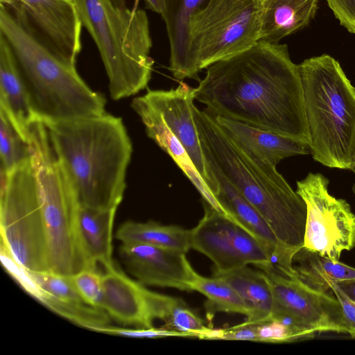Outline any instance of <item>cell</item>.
<instances>
[{
	"label": "cell",
	"mask_w": 355,
	"mask_h": 355,
	"mask_svg": "<svg viewBox=\"0 0 355 355\" xmlns=\"http://www.w3.org/2000/svg\"><path fill=\"white\" fill-rule=\"evenodd\" d=\"M194 98L212 114L309 145L301 76L286 44L260 40L212 64Z\"/></svg>",
	"instance_id": "6da1fadb"
},
{
	"label": "cell",
	"mask_w": 355,
	"mask_h": 355,
	"mask_svg": "<svg viewBox=\"0 0 355 355\" xmlns=\"http://www.w3.org/2000/svg\"><path fill=\"white\" fill-rule=\"evenodd\" d=\"M205 161L216 168L259 212L278 243L304 245L306 207L274 166L232 139L206 109L192 108Z\"/></svg>",
	"instance_id": "7a4b0ae2"
},
{
	"label": "cell",
	"mask_w": 355,
	"mask_h": 355,
	"mask_svg": "<svg viewBox=\"0 0 355 355\" xmlns=\"http://www.w3.org/2000/svg\"><path fill=\"white\" fill-rule=\"evenodd\" d=\"M44 124L80 206L118 207L132 153L122 119L105 113Z\"/></svg>",
	"instance_id": "3957f363"
},
{
	"label": "cell",
	"mask_w": 355,
	"mask_h": 355,
	"mask_svg": "<svg viewBox=\"0 0 355 355\" xmlns=\"http://www.w3.org/2000/svg\"><path fill=\"white\" fill-rule=\"evenodd\" d=\"M0 34L7 40L37 121L58 122L106 113V100L56 55L12 10L0 3Z\"/></svg>",
	"instance_id": "277c9868"
},
{
	"label": "cell",
	"mask_w": 355,
	"mask_h": 355,
	"mask_svg": "<svg viewBox=\"0 0 355 355\" xmlns=\"http://www.w3.org/2000/svg\"><path fill=\"white\" fill-rule=\"evenodd\" d=\"M314 160L351 170L355 153V87L340 63L322 54L298 64Z\"/></svg>",
	"instance_id": "5b68a950"
},
{
	"label": "cell",
	"mask_w": 355,
	"mask_h": 355,
	"mask_svg": "<svg viewBox=\"0 0 355 355\" xmlns=\"http://www.w3.org/2000/svg\"><path fill=\"white\" fill-rule=\"evenodd\" d=\"M83 26L94 41L108 80L110 97L137 94L150 80L154 61L145 11L112 0H74Z\"/></svg>",
	"instance_id": "8992f818"
},
{
	"label": "cell",
	"mask_w": 355,
	"mask_h": 355,
	"mask_svg": "<svg viewBox=\"0 0 355 355\" xmlns=\"http://www.w3.org/2000/svg\"><path fill=\"white\" fill-rule=\"evenodd\" d=\"M28 141L47 238L49 271L73 275L89 268L78 241L80 205L76 191L42 122L32 124Z\"/></svg>",
	"instance_id": "52a82bcc"
},
{
	"label": "cell",
	"mask_w": 355,
	"mask_h": 355,
	"mask_svg": "<svg viewBox=\"0 0 355 355\" xmlns=\"http://www.w3.org/2000/svg\"><path fill=\"white\" fill-rule=\"evenodd\" d=\"M261 15V0H208L190 21L186 78L254 45Z\"/></svg>",
	"instance_id": "ba28073f"
},
{
	"label": "cell",
	"mask_w": 355,
	"mask_h": 355,
	"mask_svg": "<svg viewBox=\"0 0 355 355\" xmlns=\"http://www.w3.org/2000/svg\"><path fill=\"white\" fill-rule=\"evenodd\" d=\"M1 239L14 257L32 272L49 271L48 243L31 159L1 172Z\"/></svg>",
	"instance_id": "9c48e42d"
},
{
	"label": "cell",
	"mask_w": 355,
	"mask_h": 355,
	"mask_svg": "<svg viewBox=\"0 0 355 355\" xmlns=\"http://www.w3.org/2000/svg\"><path fill=\"white\" fill-rule=\"evenodd\" d=\"M329 181L309 173L297 182V191L306 207L303 248L339 260L343 251L355 247V215L345 200L329 194Z\"/></svg>",
	"instance_id": "30bf717a"
},
{
	"label": "cell",
	"mask_w": 355,
	"mask_h": 355,
	"mask_svg": "<svg viewBox=\"0 0 355 355\" xmlns=\"http://www.w3.org/2000/svg\"><path fill=\"white\" fill-rule=\"evenodd\" d=\"M259 268L266 277L272 293L270 318H288L315 335L327 331L348 334L340 302L334 295L310 287L295 270L286 274L268 267Z\"/></svg>",
	"instance_id": "8fae6325"
},
{
	"label": "cell",
	"mask_w": 355,
	"mask_h": 355,
	"mask_svg": "<svg viewBox=\"0 0 355 355\" xmlns=\"http://www.w3.org/2000/svg\"><path fill=\"white\" fill-rule=\"evenodd\" d=\"M194 100V88L181 83L168 90L148 89L144 95L133 98L131 106L140 119L152 120L177 137L214 196L218 184L203 157L192 114Z\"/></svg>",
	"instance_id": "7c38bea8"
},
{
	"label": "cell",
	"mask_w": 355,
	"mask_h": 355,
	"mask_svg": "<svg viewBox=\"0 0 355 355\" xmlns=\"http://www.w3.org/2000/svg\"><path fill=\"white\" fill-rule=\"evenodd\" d=\"M205 214L191 230V249L209 258L218 271L270 262L272 251L230 217L204 200Z\"/></svg>",
	"instance_id": "4fadbf2b"
},
{
	"label": "cell",
	"mask_w": 355,
	"mask_h": 355,
	"mask_svg": "<svg viewBox=\"0 0 355 355\" xmlns=\"http://www.w3.org/2000/svg\"><path fill=\"white\" fill-rule=\"evenodd\" d=\"M56 55L76 64L83 24L74 0H0Z\"/></svg>",
	"instance_id": "5bb4252c"
},
{
	"label": "cell",
	"mask_w": 355,
	"mask_h": 355,
	"mask_svg": "<svg viewBox=\"0 0 355 355\" xmlns=\"http://www.w3.org/2000/svg\"><path fill=\"white\" fill-rule=\"evenodd\" d=\"M104 270L101 308L123 327H154V320L165 321L180 299L146 288L115 265Z\"/></svg>",
	"instance_id": "9a60e30c"
},
{
	"label": "cell",
	"mask_w": 355,
	"mask_h": 355,
	"mask_svg": "<svg viewBox=\"0 0 355 355\" xmlns=\"http://www.w3.org/2000/svg\"><path fill=\"white\" fill-rule=\"evenodd\" d=\"M119 257L128 272L144 285L191 291L196 272L186 254L143 243H121Z\"/></svg>",
	"instance_id": "2e32d148"
},
{
	"label": "cell",
	"mask_w": 355,
	"mask_h": 355,
	"mask_svg": "<svg viewBox=\"0 0 355 355\" xmlns=\"http://www.w3.org/2000/svg\"><path fill=\"white\" fill-rule=\"evenodd\" d=\"M212 115L232 139L274 166L285 158L311 153L309 145L305 143L234 119Z\"/></svg>",
	"instance_id": "e0dca14e"
},
{
	"label": "cell",
	"mask_w": 355,
	"mask_h": 355,
	"mask_svg": "<svg viewBox=\"0 0 355 355\" xmlns=\"http://www.w3.org/2000/svg\"><path fill=\"white\" fill-rule=\"evenodd\" d=\"M0 108L28 141L31 125L37 121L15 57L0 34Z\"/></svg>",
	"instance_id": "ac0fdd59"
},
{
	"label": "cell",
	"mask_w": 355,
	"mask_h": 355,
	"mask_svg": "<svg viewBox=\"0 0 355 355\" xmlns=\"http://www.w3.org/2000/svg\"><path fill=\"white\" fill-rule=\"evenodd\" d=\"M117 207L98 209L80 206L76 227L80 247L87 266L103 268L114 265L112 232Z\"/></svg>",
	"instance_id": "d6986e66"
},
{
	"label": "cell",
	"mask_w": 355,
	"mask_h": 355,
	"mask_svg": "<svg viewBox=\"0 0 355 355\" xmlns=\"http://www.w3.org/2000/svg\"><path fill=\"white\" fill-rule=\"evenodd\" d=\"M319 0H266L262 3L260 40L279 43L306 27L315 17Z\"/></svg>",
	"instance_id": "ffe728a7"
},
{
	"label": "cell",
	"mask_w": 355,
	"mask_h": 355,
	"mask_svg": "<svg viewBox=\"0 0 355 355\" xmlns=\"http://www.w3.org/2000/svg\"><path fill=\"white\" fill-rule=\"evenodd\" d=\"M208 0H165L161 14L170 44V70L178 80L186 78L189 28L191 17Z\"/></svg>",
	"instance_id": "44dd1931"
},
{
	"label": "cell",
	"mask_w": 355,
	"mask_h": 355,
	"mask_svg": "<svg viewBox=\"0 0 355 355\" xmlns=\"http://www.w3.org/2000/svg\"><path fill=\"white\" fill-rule=\"evenodd\" d=\"M211 170L218 184L214 195L227 216L243 227L272 252L278 244L277 239L257 209L214 166Z\"/></svg>",
	"instance_id": "7402d4cb"
},
{
	"label": "cell",
	"mask_w": 355,
	"mask_h": 355,
	"mask_svg": "<svg viewBox=\"0 0 355 355\" xmlns=\"http://www.w3.org/2000/svg\"><path fill=\"white\" fill-rule=\"evenodd\" d=\"M213 276L227 282L242 298L248 311L245 322L259 323L270 318L272 293L262 271L245 266L224 272L214 270Z\"/></svg>",
	"instance_id": "603a6c76"
},
{
	"label": "cell",
	"mask_w": 355,
	"mask_h": 355,
	"mask_svg": "<svg viewBox=\"0 0 355 355\" xmlns=\"http://www.w3.org/2000/svg\"><path fill=\"white\" fill-rule=\"evenodd\" d=\"M293 268L300 279L318 291L328 292L329 283L355 279V268L302 247L293 255Z\"/></svg>",
	"instance_id": "cb8c5ba5"
},
{
	"label": "cell",
	"mask_w": 355,
	"mask_h": 355,
	"mask_svg": "<svg viewBox=\"0 0 355 355\" xmlns=\"http://www.w3.org/2000/svg\"><path fill=\"white\" fill-rule=\"evenodd\" d=\"M115 238L121 243H143L185 254L191 249V230L155 221H126L119 226Z\"/></svg>",
	"instance_id": "d4e9b609"
},
{
	"label": "cell",
	"mask_w": 355,
	"mask_h": 355,
	"mask_svg": "<svg viewBox=\"0 0 355 355\" xmlns=\"http://www.w3.org/2000/svg\"><path fill=\"white\" fill-rule=\"evenodd\" d=\"M191 291L203 294L207 298V311L236 313L248 315V309L234 288L225 280L216 277H206L196 273L191 284Z\"/></svg>",
	"instance_id": "484cf974"
},
{
	"label": "cell",
	"mask_w": 355,
	"mask_h": 355,
	"mask_svg": "<svg viewBox=\"0 0 355 355\" xmlns=\"http://www.w3.org/2000/svg\"><path fill=\"white\" fill-rule=\"evenodd\" d=\"M40 302L71 322L96 332L110 325L112 321L107 312L100 307L84 302L62 300L44 291Z\"/></svg>",
	"instance_id": "4316f807"
},
{
	"label": "cell",
	"mask_w": 355,
	"mask_h": 355,
	"mask_svg": "<svg viewBox=\"0 0 355 355\" xmlns=\"http://www.w3.org/2000/svg\"><path fill=\"white\" fill-rule=\"evenodd\" d=\"M1 172L8 173L31 159L29 144L0 108Z\"/></svg>",
	"instance_id": "83f0119b"
},
{
	"label": "cell",
	"mask_w": 355,
	"mask_h": 355,
	"mask_svg": "<svg viewBox=\"0 0 355 355\" xmlns=\"http://www.w3.org/2000/svg\"><path fill=\"white\" fill-rule=\"evenodd\" d=\"M164 322L165 329L182 333L187 337L208 339L213 331L182 299L175 304Z\"/></svg>",
	"instance_id": "f1b7e54d"
},
{
	"label": "cell",
	"mask_w": 355,
	"mask_h": 355,
	"mask_svg": "<svg viewBox=\"0 0 355 355\" xmlns=\"http://www.w3.org/2000/svg\"><path fill=\"white\" fill-rule=\"evenodd\" d=\"M259 342L284 343L311 338L315 335L277 319L255 323Z\"/></svg>",
	"instance_id": "f546056e"
},
{
	"label": "cell",
	"mask_w": 355,
	"mask_h": 355,
	"mask_svg": "<svg viewBox=\"0 0 355 355\" xmlns=\"http://www.w3.org/2000/svg\"><path fill=\"white\" fill-rule=\"evenodd\" d=\"M30 272L37 284L46 293L62 300L84 302L76 288L71 275L51 271Z\"/></svg>",
	"instance_id": "4dcf8cb0"
},
{
	"label": "cell",
	"mask_w": 355,
	"mask_h": 355,
	"mask_svg": "<svg viewBox=\"0 0 355 355\" xmlns=\"http://www.w3.org/2000/svg\"><path fill=\"white\" fill-rule=\"evenodd\" d=\"M0 259L7 273L32 297L41 300L44 291L37 284L31 272L12 254L6 244L0 241Z\"/></svg>",
	"instance_id": "1f68e13d"
},
{
	"label": "cell",
	"mask_w": 355,
	"mask_h": 355,
	"mask_svg": "<svg viewBox=\"0 0 355 355\" xmlns=\"http://www.w3.org/2000/svg\"><path fill=\"white\" fill-rule=\"evenodd\" d=\"M102 272L97 268H85L71 275L72 282L83 301L100 307L103 299Z\"/></svg>",
	"instance_id": "d6a6232c"
},
{
	"label": "cell",
	"mask_w": 355,
	"mask_h": 355,
	"mask_svg": "<svg viewBox=\"0 0 355 355\" xmlns=\"http://www.w3.org/2000/svg\"><path fill=\"white\" fill-rule=\"evenodd\" d=\"M98 332L134 338H158L171 336L187 337L182 333L169 330L163 327L161 328H127L109 325L102 328Z\"/></svg>",
	"instance_id": "836d02e7"
},
{
	"label": "cell",
	"mask_w": 355,
	"mask_h": 355,
	"mask_svg": "<svg viewBox=\"0 0 355 355\" xmlns=\"http://www.w3.org/2000/svg\"><path fill=\"white\" fill-rule=\"evenodd\" d=\"M210 340H250L259 342L256 324H242L222 329H213Z\"/></svg>",
	"instance_id": "e575fe53"
},
{
	"label": "cell",
	"mask_w": 355,
	"mask_h": 355,
	"mask_svg": "<svg viewBox=\"0 0 355 355\" xmlns=\"http://www.w3.org/2000/svg\"><path fill=\"white\" fill-rule=\"evenodd\" d=\"M340 24L355 35V0H326Z\"/></svg>",
	"instance_id": "d590c367"
},
{
	"label": "cell",
	"mask_w": 355,
	"mask_h": 355,
	"mask_svg": "<svg viewBox=\"0 0 355 355\" xmlns=\"http://www.w3.org/2000/svg\"><path fill=\"white\" fill-rule=\"evenodd\" d=\"M330 291L340 302L348 334L355 338V302L340 288L337 282L329 283Z\"/></svg>",
	"instance_id": "8d00e7d4"
},
{
	"label": "cell",
	"mask_w": 355,
	"mask_h": 355,
	"mask_svg": "<svg viewBox=\"0 0 355 355\" xmlns=\"http://www.w3.org/2000/svg\"><path fill=\"white\" fill-rule=\"evenodd\" d=\"M346 295L355 302V279L337 282Z\"/></svg>",
	"instance_id": "74e56055"
},
{
	"label": "cell",
	"mask_w": 355,
	"mask_h": 355,
	"mask_svg": "<svg viewBox=\"0 0 355 355\" xmlns=\"http://www.w3.org/2000/svg\"><path fill=\"white\" fill-rule=\"evenodd\" d=\"M146 8L159 14H162L164 8L165 0H144Z\"/></svg>",
	"instance_id": "f35d334b"
},
{
	"label": "cell",
	"mask_w": 355,
	"mask_h": 355,
	"mask_svg": "<svg viewBox=\"0 0 355 355\" xmlns=\"http://www.w3.org/2000/svg\"><path fill=\"white\" fill-rule=\"evenodd\" d=\"M112 2L120 7H125L126 6L125 0H112Z\"/></svg>",
	"instance_id": "ab89813d"
},
{
	"label": "cell",
	"mask_w": 355,
	"mask_h": 355,
	"mask_svg": "<svg viewBox=\"0 0 355 355\" xmlns=\"http://www.w3.org/2000/svg\"><path fill=\"white\" fill-rule=\"evenodd\" d=\"M351 171H352L355 173V153H354V155L353 166H352V168L351 169Z\"/></svg>",
	"instance_id": "60d3db41"
},
{
	"label": "cell",
	"mask_w": 355,
	"mask_h": 355,
	"mask_svg": "<svg viewBox=\"0 0 355 355\" xmlns=\"http://www.w3.org/2000/svg\"><path fill=\"white\" fill-rule=\"evenodd\" d=\"M352 190H353V192L355 195V184H354L353 187H352Z\"/></svg>",
	"instance_id": "b9f144b4"
},
{
	"label": "cell",
	"mask_w": 355,
	"mask_h": 355,
	"mask_svg": "<svg viewBox=\"0 0 355 355\" xmlns=\"http://www.w3.org/2000/svg\"><path fill=\"white\" fill-rule=\"evenodd\" d=\"M261 1H262V3H263V1H265L266 0H261Z\"/></svg>",
	"instance_id": "7bdbcfd3"
}]
</instances>
